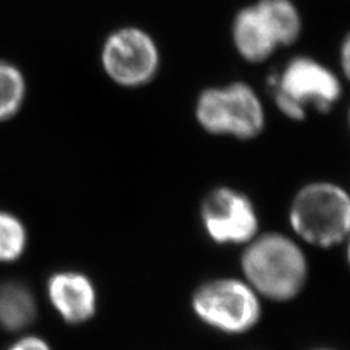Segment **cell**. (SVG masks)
I'll list each match as a JSON object with an SVG mask.
<instances>
[{"instance_id": "3957f363", "label": "cell", "mask_w": 350, "mask_h": 350, "mask_svg": "<svg viewBox=\"0 0 350 350\" xmlns=\"http://www.w3.org/2000/svg\"><path fill=\"white\" fill-rule=\"evenodd\" d=\"M194 118L206 133L243 142L257 139L266 129L265 104L253 86L241 81L203 90Z\"/></svg>"}, {"instance_id": "5b68a950", "label": "cell", "mask_w": 350, "mask_h": 350, "mask_svg": "<svg viewBox=\"0 0 350 350\" xmlns=\"http://www.w3.org/2000/svg\"><path fill=\"white\" fill-rule=\"evenodd\" d=\"M190 305L197 320L229 336L253 330L262 315V299L243 278H216L199 284Z\"/></svg>"}, {"instance_id": "2e32d148", "label": "cell", "mask_w": 350, "mask_h": 350, "mask_svg": "<svg viewBox=\"0 0 350 350\" xmlns=\"http://www.w3.org/2000/svg\"><path fill=\"white\" fill-rule=\"evenodd\" d=\"M346 261H347V266H349V269H350V235H349V238L346 239Z\"/></svg>"}, {"instance_id": "8992f818", "label": "cell", "mask_w": 350, "mask_h": 350, "mask_svg": "<svg viewBox=\"0 0 350 350\" xmlns=\"http://www.w3.org/2000/svg\"><path fill=\"white\" fill-rule=\"evenodd\" d=\"M100 60L107 78L127 90L149 85L161 69L159 46L139 27H122L109 32Z\"/></svg>"}, {"instance_id": "8fae6325", "label": "cell", "mask_w": 350, "mask_h": 350, "mask_svg": "<svg viewBox=\"0 0 350 350\" xmlns=\"http://www.w3.org/2000/svg\"><path fill=\"white\" fill-rule=\"evenodd\" d=\"M256 3L275 32L280 47L292 46L299 40L304 21L292 0H258Z\"/></svg>"}, {"instance_id": "5bb4252c", "label": "cell", "mask_w": 350, "mask_h": 350, "mask_svg": "<svg viewBox=\"0 0 350 350\" xmlns=\"http://www.w3.org/2000/svg\"><path fill=\"white\" fill-rule=\"evenodd\" d=\"M338 60H340V69L345 78L350 81V32L343 38L338 51Z\"/></svg>"}, {"instance_id": "6da1fadb", "label": "cell", "mask_w": 350, "mask_h": 350, "mask_svg": "<svg viewBox=\"0 0 350 350\" xmlns=\"http://www.w3.org/2000/svg\"><path fill=\"white\" fill-rule=\"evenodd\" d=\"M241 273L261 299L289 302L305 289L310 262L297 238L282 232H260L244 245Z\"/></svg>"}, {"instance_id": "30bf717a", "label": "cell", "mask_w": 350, "mask_h": 350, "mask_svg": "<svg viewBox=\"0 0 350 350\" xmlns=\"http://www.w3.org/2000/svg\"><path fill=\"white\" fill-rule=\"evenodd\" d=\"M36 317L37 302L25 283L0 282V327L18 332L34 323Z\"/></svg>"}, {"instance_id": "ba28073f", "label": "cell", "mask_w": 350, "mask_h": 350, "mask_svg": "<svg viewBox=\"0 0 350 350\" xmlns=\"http://www.w3.org/2000/svg\"><path fill=\"white\" fill-rule=\"evenodd\" d=\"M47 293L51 305L62 315V319L70 324L91 320L96 312V288L82 271H56L49 278Z\"/></svg>"}, {"instance_id": "52a82bcc", "label": "cell", "mask_w": 350, "mask_h": 350, "mask_svg": "<svg viewBox=\"0 0 350 350\" xmlns=\"http://www.w3.org/2000/svg\"><path fill=\"white\" fill-rule=\"evenodd\" d=\"M202 228L217 245H247L260 234L256 204L238 189L219 185L206 194L200 204Z\"/></svg>"}, {"instance_id": "9c48e42d", "label": "cell", "mask_w": 350, "mask_h": 350, "mask_svg": "<svg viewBox=\"0 0 350 350\" xmlns=\"http://www.w3.org/2000/svg\"><path fill=\"white\" fill-rule=\"evenodd\" d=\"M232 42L241 59L250 63L266 62L280 47L257 3L238 10L232 21Z\"/></svg>"}, {"instance_id": "7c38bea8", "label": "cell", "mask_w": 350, "mask_h": 350, "mask_svg": "<svg viewBox=\"0 0 350 350\" xmlns=\"http://www.w3.org/2000/svg\"><path fill=\"white\" fill-rule=\"evenodd\" d=\"M27 79L22 70L8 60L0 59V123L14 118L24 107Z\"/></svg>"}, {"instance_id": "7a4b0ae2", "label": "cell", "mask_w": 350, "mask_h": 350, "mask_svg": "<svg viewBox=\"0 0 350 350\" xmlns=\"http://www.w3.org/2000/svg\"><path fill=\"white\" fill-rule=\"evenodd\" d=\"M288 217L299 243L323 250L345 244L350 235V193L333 181L308 183L295 193Z\"/></svg>"}, {"instance_id": "9a60e30c", "label": "cell", "mask_w": 350, "mask_h": 350, "mask_svg": "<svg viewBox=\"0 0 350 350\" xmlns=\"http://www.w3.org/2000/svg\"><path fill=\"white\" fill-rule=\"evenodd\" d=\"M9 350H50V347L38 337H27L15 343Z\"/></svg>"}, {"instance_id": "277c9868", "label": "cell", "mask_w": 350, "mask_h": 350, "mask_svg": "<svg viewBox=\"0 0 350 350\" xmlns=\"http://www.w3.org/2000/svg\"><path fill=\"white\" fill-rule=\"evenodd\" d=\"M271 88L276 108L292 122H304L311 109L328 113L343 95L338 75L310 56L291 59L271 79Z\"/></svg>"}, {"instance_id": "ac0fdd59", "label": "cell", "mask_w": 350, "mask_h": 350, "mask_svg": "<svg viewBox=\"0 0 350 350\" xmlns=\"http://www.w3.org/2000/svg\"><path fill=\"white\" fill-rule=\"evenodd\" d=\"M317 350H332V349H317Z\"/></svg>"}, {"instance_id": "e0dca14e", "label": "cell", "mask_w": 350, "mask_h": 350, "mask_svg": "<svg viewBox=\"0 0 350 350\" xmlns=\"http://www.w3.org/2000/svg\"><path fill=\"white\" fill-rule=\"evenodd\" d=\"M347 123H349V130H350V109H349V114H347Z\"/></svg>"}, {"instance_id": "4fadbf2b", "label": "cell", "mask_w": 350, "mask_h": 350, "mask_svg": "<svg viewBox=\"0 0 350 350\" xmlns=\"http://www.w3.org/2000/svg\"><path fill=\"white\" fill-rule=\"evenodd\" d=\"M28 231L21 219L6 211H0V262H14L25 254Z\"/></svg>"}]
</instances>
